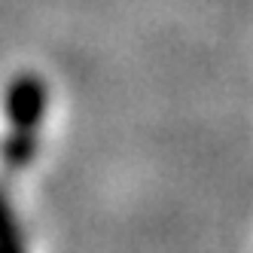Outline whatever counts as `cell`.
Wrapping results in <instances>:
<instances>
[{
  "label": "cell",
  "mask_w": 253,
  "mask_h": 253,
  "mask_svg": "<svg viewBox=\"0 0 253 253\" xmlns=\"http://www.w3.org/2000/svg\"><path fill=\"white\" fill-rule=\"evenodd\" d=\"M3 110L9 128L15 131H37L49 110V85L37 74H15L6 85Z\"/></svg>",
  "instance_id": "1"
},
{
  "label": "cell",
  "mask_w": 253,
  "mask_h": 253,
  "mask_svg": "<svg viewBox=\"0 0 253 253\" xmlns=\"http://www.w3.org/2000/svg\"><path fill=\"white\" fill-rule=\"evenodd\" d=\"M0 253H25L22 229H19V223H15V216L9 211L3 189H0Z\"/></svg>",
  "instance_id": "3"
},
{
  "label": "cell",
  "mask_w": 253,
  "mask_h": 253,
  "mask_svg": "<svg viewBox=\"0 0 253 253\" xmlns=\"http://www.w3.org/2000/svg\"><path fill=\"white\" fill-rule=\"evenodd\" d=\"M34 156H37V131H15L9 128L6 140H3V150H0V159L9 171H22L28 168Z\"/></svg>",
  "instance_id": "2"
}]
</instances>
